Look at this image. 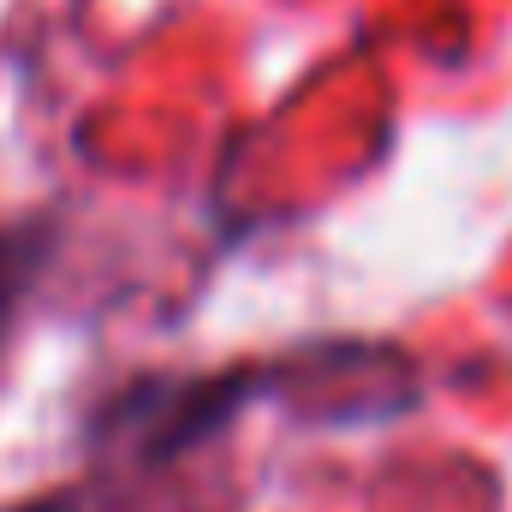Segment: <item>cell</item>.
<instances>
[{"label":"cell","instance_id":"cell-2","mask_svg":"<svg viewBox=\"0 0 512 512\" xmlns=\"http://www.w3.org/2000/svg\"><path fill=\"white\" fill-rule=\"evenodd\" d=\"M54 245H60V227H54L48 215L0 227V352H6V340H12V328H18V310H24V298L36 292V280H42Z\"/></svg>","mask_w":512,"mask_h":512},{"label":"cell","instance_id":"cell-1","mask_svg":"<svg viewBox=\"0 0 512 512\" xmlns=\"http://www.w3.org/2000/svg\"><path fill=\"white\" fill-rule=\"evenodd\" d=\"M256 387L251 370L233 376H191V382H143L108 405V423H126L143 459H179L203 435H215Z\"/></svg>","mask_w":512,"mask_h":512}]
</instances>
